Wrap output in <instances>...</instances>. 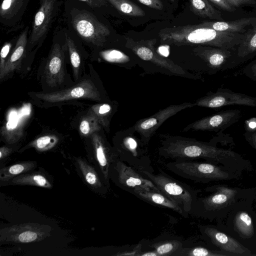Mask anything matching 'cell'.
Returning <instances> with one entry per match:
<instances>
[{"instance_id": "cell-8", "label": "cell", "mask_w": 256, "mask_h": 256, "mask_svg": "<svg viewBox=\"0 0 256 256\" xmlns=\"http://www.w3.org/2000/svg\"><path fill=\"white\" fill-rule=\"evenodd\" d=\"M109 177L117 186L132 194L138 190L160 192L150 180L120 159L111 166Z\"/></svg>"}, {"instance_id": "cell-25", "label": "cell", "mask_w": 256, "mask_h": 256, "mask_svg": "<svg viewBox=\"0 0 256 256\" xmlns=\"http://www.w3.org/2000/svg\"><path fill=\"white\" fill-rule=\"evenodd\" d=\"M236 51L242 63L256 55V23L244 33L243 40Z\"/></svg>"}, {"instance_id": "cell-27", "label": "cell", "mask_w": 256, "mask_h": 256, "mask_svg": "<svg viewBox=\"0 0 256 256\" xmlns=\"http://www.w3.org/2000/svg\"><path fill=\"white\" fill-rule=\"evenodd\" d=\"M192 10L196 15L204 18L223 20L221 12L214 8L208 0H189Z\"/></svg>"}, {"instance_id": "cell-28", "label": "cell", "mask_w": 256, "mask_h": 256, "mask_svg": "<svg viewBox=\"0 0 256 256\" xmlns=\"http://www.w3.org/2000/svg\"><path fill=\"white\" fill-rule=\"evenodd\" d=\"M234 226L240 236L246 238L252 237L254 234L252 220L245 212H238L234 218Z\"/></svg>"}, {"instance_id": "cell-21", "label": "cell", "mask_w": 256, "mask_h": 256, "mask_svg": "<svg viewBox=\"0 0 256 256\" xmlns=\"http://www.w3.org/2000/svg\"><path fill=\"white\" fill-rule=\"evenodd\" d=\"M30 186L51 189L54 186L52 176L40 168L21 174L6 182V186Z\"/></svg>"}, {"instance_id": "cell-16", "label": "cell", "mask_w": 256, "mask_h": 256, "mask_svg": "<svg viewBox=\"0 0 256 256\" xmlns=\"http://www.w3.org/2000/svg\"><path fill=\"white\" fill-rule=\"evenodd\" d=\"M242 115V112L238 109L222 110L192 122L186 126L182 132L223 130L238 121Z\"/></svg>"}, {"instance_id": "cell-20", "label": "cell", "mask_w": 256, "mask_h": 256, "mask_svg": "<svg viewBox=\"0 0 256 256\" xmlns=\"http://www.w3.org/2000/svg\"><path fill=\"white\" fill-rule=\"evenodd\" d=\"M201 232L211 242L232 256H254L251 252L236 240L210 226H202Z\"/></svg>"}, {"instance_id": "cell-9", "label": "cell", "mask_w": 256, "mask_h": 256, "mask_svg": "<svg viewBox=\"0 0 256 256\" xmlns=\"http://www.w3.org/2000/svg\"><path fill=\"white\" fill-rule=\"evenodd\" d=\"M206 190L214 192L204 198H198L190 214L208 218L234 203L238 194L236 189L222 186L207 187Z\"/></svg>"}, {"instance_id": "cell-30", "label": "cell", "mask_w": 256, "mask_h": 256, "mask_svg": "<svg viewBox=\"0 0 256 256\" xmlns=\"http://www.w3.org/2000/svg\"><path fill=\"white\" fill-rule=\"evenodd\" d=\"M150 247L156 251L158 256H174L182 248V244L178 240H168L154 243Z\"/></svg>"}, {"instance_id": "cell-34", "label": "cell", "mask_w": 256, "mask_h": 256, "mask_svg": "<svg viewBox=\"0 0 256 256\" xmlns=\"http://www.w3.org/2000/svg\"><path fill=\"white\" fill-rule=\"evenodd\" d=\"M99 124H100L96 118L90 113L82 120L80 124V132L85 136L92 135L100 129Z\"/></svg>"}, {"instance_id": "cell-31", "label": "cell", "mask_w": 256, "mask_h": 256, "mask_svg": "<svg viewBox=\"0 0 256 256\" xmlns=\"http://www.w3.org/2000/svg\"><path fill=\"white\" fill-rule=\"evenodd\" d=\"M229 256L231 254L222 251L212 250L202 246L191 248H182L174 256Z\"/></svg>"}, {"instance_id": "cell-48", "label": "cell", "mask_w": 256, "mask_h": 256, "mask_svg": "<svg viewBox=\"0 0 256 256\" xmlns=\"http://www.w3.org/2000/svg\"><path fill=\"white\" fill-rule=\"evenodd\" d=\"M171 2H173L174 0H170Z\"/></svg>"}, {"instance_id": "cell-42", "label": "cell", "mask_w": 256, "mask_h": 256, "mask_svg": "<svg viewBox=\"0 0 256 256\" xmlns=\"http://www.w3.org/2000/svg\"><path fill=\"white\" fill-rule=\"evenodd\" d=\"M223 10L234 12L236 10L234 6L230 5L226 0H210Z\"/></svg>"}, {"instance_id": "cell-36", "label": "cell", "mask_w": 256, "mask_h": 256, "mask_svg": "<svg viewBox=\"0 0 256 256\" xmlns=\"http://www.w3.org/2000/svg\"><path fill=\"white\" fill-rule=\"evenodd\" d=\"M111 112L112 107L108 104H98L92 107L91 113L104 126H107L108 125V118Z\"/></svg>"}, {"instance_id": "cell-45", "label": "cell", "mask_w": 256, "mask_h": 256, "mask_svg": "<svg viewBox=\"0 0 256 256\" xmlns=\"http://www.w3.org/2000/svg\"><path fill=\"white\" fill-rule=\"evenodd\" d=\"M85 2L92 8H100L107 5L106 0H80Z\"/></svg>"}, {"instance_id": "cell-6", "label": "cell", "mask_w": 256, "mask_h": 256, "mask_svg": "<svg viewBox=\"0 0 256 256\" xmlns=\"http://www.w3.org/2000/svg\"><path fill=\"white\" fill-rule=\"evenodd\" d=\"M126 46L131 50L142 60L150 62L171 74L190 78H199L200 76L190 74L170 60L160 55L155 50L156 39L135 40L131 38H126Z\"/></svg>"}, {"instance_id": "cell-29", "label": "cell", "mask_w": 256, "mask_h": 256, "mask_svg": "<svg viewBox=\"0 0 256 256\" xmlns=\"http://www.w3.org/2000/svg\"><path fill=\"white\" fill-rule=\"evenodd\" d=\"M122 13L131 16H143L144 10L130 0H106Z\"/></svg>"}, {"instance_id": "cell-44", "label": "cell", "mask_w": 256, "mask_h": 256, "mask_svg": "<svg viewBox=\"0 0 256 256\" xmlns=\"http://www.w3.org/2000/svg\"><path fill=\"white\" fill-rule=\"evenodd\" d=\"M12 46V44L10 42H6L4 44V45L2 46L1 52H0V66H2L4 64L6 58L7 56L10 48Z\"/></svg>"}, {"instance_id": "cell-17", "label": "cell", "mask_w": 256, "mask_h": 256, "mask_svg": "<svg viewBox=\"0 0 256 256\" xmlns=\"http://www.w3.org/2000/svg\"><path fill=\"white\" fill-rule=\"evenodd\" d=\"M73 162L78 176L89 189L99 196H107L110 188L94 166L82 157L74 158Z\"/></svg>"}, {"instance_id": "cell-24", "label": "cell", "mask_w": 256, "mask_h": 256, "mask_svg": "<svg viewBox=\"0 0 256 256\" xmlns=\"http://www.w3.org/2000/svg\"><path fill=\"white\" fill-rule=\"evenodd\" d=\"M133 194L150 204L172 209L185 218L188 216L179 205L160 192L154 190H138Z\"/></svg>"}, {"instance_id": "cell-4", "label": "cell", "mask_w": 256, "mask_h": 256, "mask_svg": "<svg viewBox=\"0 0 256 256\" xmlns=\"http://www.w3.org/2000/svg\"><path fill=\"white\" fill-rule=\"evenodd\" d=\"M140 172L150 180L164 195L175 202L188 216L198 198V190L171 177L162 170L158 174L146 170Z\"/></svg>"}, {"instance_id": "cell-18", "label": "cell", "mask_w": 256, "mask_h": 256, "mask_svg": "<svg viewBox=\"0 0 256 256\" xmlns=\"http://www.w3.org/2000/svg\"><path fill=\"white\" fill-rule=\"evenodd\" d=\"M56 0H40L29 39L30 46L38 42L46 34L52 22Z\"/></svg>"}, {"instance_id": "cell-12", "label": "cell", "mask_w": 256, "mask_h": 256, "mask_svg": "<svg viewBox=\"0 0 256 256\" xmlns=\"http://www.w3.org/2000/svg\"><path fill=\"white\" fill-rule=\"evenodd\" d=\"M72 24L84 40L98 46H103L110 30L96 17L85 10H78L72 18Z\"/></svg>"}, {"instance_id": "cell-13", "label": "cell", "mask_w": 256, "mask_h": 256, "mask_svg": "<svg viewBox=\"0 0 256 256\" xmlns=\"http://www.w3.org/2000/svg\"><path fill=\"white\" fill-rule=\"evenodd\" d=\"M192 106L194 104L189 102L170 105L150 117L140 120L131 128L138 134L142 142L147 146L157 130L166 120L181 110Z\"/></svg>"}, {"instance_id": "cell-23", "label": "cell", "mask_w": 256, "mask_h": 256, "mask_svg": "<svg viewBox=\"0 0 256 256\" xmlns=\"http://www.w3.org/2000/svg\"><path fill=\"white\" fill-rule=\"evenodd\" d=\"M256 23V17L242 18L231 21H204L198 24L200 26L216 30L232 33H245L244 28Z\"/></svg>"}, {"instance_id": "cell-11", "label": "cell", "mask_w": 256, "mask_h": 256, "mask_svg": "<svg viewBox=\"0 0 256 256\" xmlns=\"http://www.w3.org/2000/svg\"><path fill=\"white\" fill-rule=\"evenodd\" d=\"M192 50L211 74L234 68L242 64L236 50L206 46H197Z\"/></svg>"}, {"instance_id": "cell-39", "label": "cell", "mask_w": 256, "mask_h": 256, "mask_svg": "<svg viewBox=\"0 0 256 256\" xmlns=\"http://www.w3.org/2000/svg\"><path fill=\"white\" fill-rule=\"evenodd\" d=\"M244 136L249 144L256 150V129L246 130Z\"/></svg>"}, {"instance_id": "cell-3", "label": "cell", "mask_w": 256, "mask_h": 256, "mask_svg": "<svg viewBox=\"0 0 256 256\" xmlns=\"http://www.w3.org/2000/svg\"><path fill=\"white\" fill-rule=\"evenodd\" d=\"M166 168L176 174L196 182L228 180L237 178L238 172L222 166L209 162L193 160H174L166 164Z\"/></svg>"}, {"instance_id": "cell-5", "label": "cell", "mask_w": 256, "mask_h": 256, "mask_svg": "<svg viewBox=\"0 0 256 256\" xmlns=\"http://www.w3.org/2000/svg\"><path fill=\"white\" fill-rule=\"evenodd\" d=\"M130 128L120 134L114 142L119 159L138 171L154 172L150 156L146 146L137 138Z\"/></svg>"}, {"instance_id": "cell-41", "label": "cell", "mask_w": 256, "mask_h": 256, "mask_svg": "<svg viewBox=\"0 0 256 256\" xmlns=\"http://www.w3.org/2000/svg\"><path fill=\"white\" fill-rule=\"evenodd\" d=\"M141 4L156 10H162L164 6L160 0H138Z\"/></svg>"}, {"instance_id": "cell-10", "label": "cell", "mask_w": 256, "mask_h": 256, "mask_svg": "<svg viewBox=\"0 0 256 256\" xmlns=\"http://www.w3.org/2000/svg\"><path fill=\"white\" fill-rule=\"evenodd\" d=\"M52 228L48 224L27 222L14 224L0 230V243L28 244L40 242L51 235Z\"/></svg>"}, {"instance_id": "cell-7", "label": "cell", "mask_w": 256, "mask_h": 256, "mask_svg": "<svg viewBox=\"0 0 256 256\" xmlns=\"http://www.w3.org/2000/svg\"><path fill=\"white\" fill-rule=\"evenodd\" d=\"M87 160L102 176L106 185L110 188V169L112 164L119 159L118 154L106 140L97 132L91 135L87 146Z\"/></svg>"}, {"instance_id": "cell-32", "label": "cell", "mask_w": 256, "mask_h": 256, "mask_svg": "<svg viewBox=\"0 0 256 256\" xmlns=\"http://www.w3.org/2000/svg\"><path fill=\"white\" fill-rule=\"evenodd\" d=\"M26 0H3L0 8L1 18L10 20L16 16Z\"/></svg>"}, {"instance_id": "cell-35", "label": "cell", "mask_w": 256, "mask_h": 256, "mask_svg": "<svg viewBox=\"0 0 256 256\" xmlns=\"http://www.w3.org/2000/svg\"><path fill=\"white\" fill-rule=\"evenodd\" d=\"M56 144L57 140L56 138L50 136H44L36 138L26 148L32 147L38 152H44L52 150Z\"/></svg>"}, {"instance_id": "cell-14", "label": "cell", "mask_w": 256, "mask_h": 256, "mask_svg": "<svg viewBox=\"0 0 256 256\" xmlns=\"http://www.w3.org/2000/svg\"><path fill=\"white\" fill-rule=\"evenodd\" d=\"M194 106L208 108H218L232 105L256 107V97L236 92L226 88H219L209 92L197 100Z\"/></svg>"}, {"instance_id": "cell-22", "label": "cell", "mask_w": 256, "mask_h": 256, "mask_svg": "<svg viewBox=\"0 0 256 256\" xmlns=\"http://www.w3.org/2000/svg\"><path fill=\"white\" fill-rule=\"evenodd\" d=\"M28 32V28L27 27L20 35L10 55L5 60L3 65L0 66L1 80L20 64L26 52Z\"/></svg>"}, {"instance_id": "cell-46", "label": "cell", "mask_w": 256, "mask_h": 256, "mask_svg": "<svg viewBox=\"0 0 256 256\" xmlns=\"http://www.w3.org/2000/svg\"><path fill=\"white\" fill-rule=\"evenodd\" d=\"M138 256H158V254L154 250H152L150 251L140 252Z\"/></svg>"}, {"instance_id": "cell-2", "label": "cell", "mask_w": 256, "mask_h": 256, "mask_svg": "<svg viewBox=\"0 0 256 256\" xmlns=\"http://www.w3.org/2000/svg\"><path fill=\"white\" fill-rule=\"evenodd\" d=\"M244 33L216 30L198 24L176 26L162 29L158 36L162 44L182 46H206L236 50Z\"/></svg>"}, {"instance_id": "cell-1", "label": "cell", "mask_w": 256, "mask_h": 256, "mask_svg": "<svg viewBox=\"0 0 256 256\" xmlns=\"http://www.w3.org/2000/svg\"><path fill=\"white\" fill-rule=\"evenodd\" d=\"M159 138L158 153L166 158L174 160L203 159L236 172L252 170L250 162L241 155L230 150L219 148L212 141L204 142L168 134H159Z\"/></svg>"}, {"instance_id": "cell-15", "label": "cell", "mask_w": 256, "mask_h": 256, "mask_svg": "<svg viewBox=\"0 0 256 256\" xmlns=\"http://www.w3.org/2000/svg\"><path fill=\"white\" fill-rule=\"evenodd\" d=\"M38 98L49 102H60L77 98L95 100H101L100 94L94 84L90 80H84L70 88L52 92L34 94Z\"/></svg>"}, {"instance_id": "cell-38", "label": "cell", "mask_w": 256, "mask_h": 256, "mask_svg": "<svg viewBox=\"0 0 256 256\" xmlns=\"http://www.w3.org/2000/svg\"><path fill=\"white\" fill-rule=\"evenodd\" d=\"M242 72L246 77L256 82V58L245 66Z\"/></svg>"}, {"instance_id": "cell-40", "label": "cell", "mask_w": 256, "mask_h": 256, "mask_svg": "<svg viewBox=\"0 0 256 256\" xmlns=\"http://www.w3.org/2000/svg\"><path fill=\"white\" fill-rule=\"evenodd\" d=\"M14 150V148L6 146H4L0 148V168L2 167V165L4 166V161Z\"/></svg>"}, {"instance_id": "cell-43", "label": "cell", "mask_w": 256, "mask_h": 256, "mask_svg": "<svg viewBox=\"0 0 256 256\" xmlns=\"http://www.w3.org/2000/svg\"><path fill=\"white\" fill-rule=\"evenodd\" d=\"M230 5L236 7H238L244 4H255V0H226Z\"/></svg>"}, {"instance_id": "cell-37", "label": "cell", "mask_w": 256, "mask_h": 256, "mask_svg": "<svg viewBox=\"0 0 256 256\" xmlns=\"http://www.w3.org/2000/svg\"><path fill=\"white\" fill-rule=\"evenodd\" d=\"M102 56L104 59L110 62H121L128 60V57L124 54L115 50L103 52Z\"/></svg>"}, {"instance_id": "cell-19", "label": "cell", "mask_w": 256, "mask_h": 256, "mask_svg": "<svg viewBox=\"0 0 256 256\" xmlns=\"http://www.w3.org/2000/svg\"><path fill=\"white\" fill-rule=\"evenodd\" d=\"M64 60L62 48L58 44H54L44 68V78L48 86L54 87L63 82L64 78Z\"/></svg>"}, {"instance_id": "cell-47", "label": "cell", "mask_w": 256, "mask_h": 256, "mask_svg": "<svg viewBox=\"0 0 256 256\" xmlns=\"http://www.w3.org/2000/svg\"><path fill=\"white\" fill-rule=\"evenodd\" d=\"M247 126L248 128L247 130H254L256 129V119H252L248 122Z\"/></svg>"}, {"instance_id": "cell-26", "label": "cell", "mask_w": 256, "mask_h": 256, "mask_svg": "<svg viewBox=\"0 0 256 256\" xmlns=\"http://www.w3.org/2000/svg\"><path fill=\"white\" fill-rule=\"evenodd\" d=\"M38 164L36 161L28 160L15 163L0 168V186L11 179L24 173L36 169Z\"/></svg>"}, {"instance_id": "cell-33", "label": "cell", "mask_w": 256, "mask_h": 256, "mask_svg": "<svg viewBox=\"0 0 256 256\" xmlns=\"http://www.w3.org/2000/svg\"><path fill=\"white\" fill-rule=\"evenodd\" d=\"M66 40L72 68L75 80H77L80 66V57L74 41L66 34Z\"/></svg>"}]
</instances>
